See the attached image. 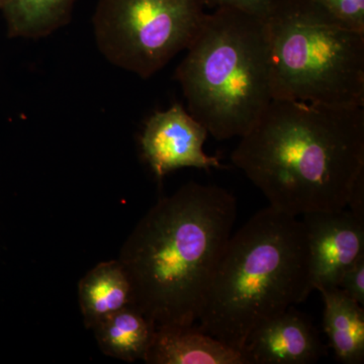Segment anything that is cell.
<instances>
[{"label": "cell", "instance_id": "obj_1", "mask_svg": "<svg viewBox=\"0 0 364 364\" xmlns=\"http://www.w3.org/2000/svg\"><path fill=\"white\" fill-rule=\"evenodd\" d=\"M231 159L287 214L347 208L364 176V107L272 100Z\"/></svg>", "mask_w": 364, "mask_h": 364}, {"label": "cell", "instance_id": "obj_2", "mask_svg": "<svg viewBox=\"0 0 364 364\" xmlns=\"http://www.w3.org/2000/svg\"><path fill=\"white\" fill-rule=\"evenodd\" d=\"M237 218L227 189L188 182L144 215L119 252L132 306L154 323L195 325Z\"/></svg>", "mask_w": 364, "mask_h": 364}, {"label": "cell", "instance_id": "obj_3", "mask_svg": "<svg viewBox=\"0 0 364 364\" xmlns=\"http://www.w3.org/2000/svg\"><path fill=\"white\" fill-rule=\"evenodd\" d=\"M313 291L303 222L269 205L230 237L196 327L243 352L260 326Z\"/></svg>", "mask_w": 364, "mask_h": 364}, {"label": "cell", "instance_id": "obj_4", "mask_svg": "<svg viewBox=\"0 0 364 364\" xmlns=\"http://www.w3.org/2000/svg\"><path fill=\"white\" fill-rule=\"evenodd\" d=\"M186 51L176 71L186 109L217 140L241 138L273 100L267 20L215 9Z\"/></svg>", "mask_w": 364, "mask_h": 364}, {"label": "cell", "instance_id": "obj_5", "mask_svg": "<svg viewBox=\"0 0 364 364\" xmlns=\"http://www.w3.org/2000/svg\"><path fill=\"white\" fill-rule=\"evenodd\" d=\"M267 21L273 100L364 107V33L306 0H277Z\"/></svg>", "mask_w": 364, "mask_h": 364}, {"label": "cell", "instance_id": "obj_6", "mask_svg": "<svg viewBox=\"0 0 364 364\" xmlns=\"http://www.w3.org/2000/svg\"><path fill=\"white\" fill-rule=\"evenodd\" d=\"M205 6V0H98L95 43L112 65L148 79L188 49Z\"/></svg>", "mask_w": 364, "mask_h": 364}, {"label": "cell", "instance_id": "obj_7", "mask_svg": "<svg viewBox=\"0 0 364 364\" xmlns=\"http://www.w3.org/2000/svg\"><path fill=\"white\" fill-rule=\"evenodd\" d=\"M208 136L207 129L176 102L147 119L140 139L141 149L158 181L186 167L223 168L217 157L203 151Z\"/></svg>", "mask_w": 364, "mask_h": 364}, {"label": "cell", "instance_id": "obj_8", "mask_svg": "<svg viewBox=\"0 0 364 364\" xmlns=\"http://www.w3.org/2000/svg\"><path fill=\"white\" fill-rule=\"evenodd\" d=\"M303 215L313 289L338 287L345 272L364 255V218L346 208Z\"/></svg>", "mask_w": 364, "mask_h": 364}, {"label": "cell", "instance_id": "obj_9", "mask_svg": "<svg viewBox=\"0 0 364 364\" xmlns=\"http://www.w3.org/2000/svg\"><path fill=\"white\" fill-rule=\"evenodd\" d=\"M248 364L317 363L324 346L310 318L294 306L260 326L243 349Z\"/></svg>", "mask_w": 364, "mask_h": 364}, {"label": "cell", "instance_id": "obj_10", "mask_svg": "<svg viewBox=\"0 0 364 364\" xmlns=\"http://www.w3.org/2000/svg\"><path fill=\"white\" fill-rule=\"evenodd\" d=\"M144 361L148 364H248L243 352L196 325L159 326Z\"/></svg>", "mask_w": 364, "mask_h": 364}, {"label": "cell", "instance_id": "obj_11", "mask_svg": "<svg viewBox=\"0 0 364 364\" xmlns=\"http://www.w3.org/2000/svg\"><path fill=\"white\" fill-rule=\"evenodd\" d=\"M78 301L87 329L132 305L130 279L119 259L98 263L86 273L79 282Z\"/></svg>", "mask_w": 364, "mask_h": 364}, {"label": "cell", "instance_id": "obj_12", "mask_svg": "<svg viewBox=\"0 0 364 364\" xmlns=\"http://www.w3.org/2000/svg\"><path fill=\"white\" fill-rule=\"evenodd\" d=\"M324 299L323 326L335 358L345 364L364 360L363 306L339 287L320 289Z\"/></svg>", "mask_w": 364, "mask_h": 364}, {"label": "cell", "instance_id": "obj_13", "mask_svg": "<svg viewBox=\"0 0 364 364\" xmlns=\"http://www.w3.org/2000/svg\"><path fill=\"white\" fill-rule=\"evenodd\" d=\"M156 326L132 305L107 316L91 328L105 355L126 363L143 360Z\"/></svg>", "mask_w": 364, "mask_h": 364}, {"label": "cell", "instance_id": "obj_14", "mask_svg": "<svg viewBox=\"0 0 364 364\" xmlns=\"http://www.w3.org/2000/svg\"><path fill=\"white\" fill-rule=\"evenodd\" d=\"M76 0H6L2 13L9 38L42 39L68 25Z\"/></svg>", "mask_w": 364, "mask_h": 364}, {"label": "cell", "instance_id": "obj_15", "mask_svg": "<svg viewBox=\"0 0 364 364\" xmlns=\"http://www.w3.org/2000/svg\"><path fill=\"white\" fill-rule=\"evenodd\" d=\"M340 26L364 33V0H306Z\"/></svg>", "mask_w": 364, "mask_h": 364}, {"label": "cell", "instance_id": "obj_16", "mask_svg": "<svg viewBox=\"0 0 364 364\" xmlns=\"http://www.w3.org/2000/svg\"><path fill=\"white\" fill-rule=\"evenodd\" d=\"M277 0H205V6L214 9H232L267 20Z\"/></svg>", "mask_w": 364, "mask_h": 364}, {"label": "cell", "instance_id": "obj_17", "mask_svg": "<svg viewBox=\"0 0 364 364\" xmlns=\"http://www.w3.org/2000/svg\"><path fill=\"white\" fill-rule=\"evenodd\" d=\"M338 287L359 305L364 306V255L345 272Z\"/></svg>", "mask_w": 364, "mask_h": 364}, {"label": "cell", "instance_id": "obj_18", "mask_svg": "<svg viewBox=\"0 0 364 364\" xmlns=\"http://www.w3.org/2000/svg\"><path fill=\"white\" fill-rule=\"evenodd\" d=\"M6 0H0V11H1L2 7H4V4H6Z\"/></svg>", "mask_w": 364, "mask_h": 364}]
</instances>
